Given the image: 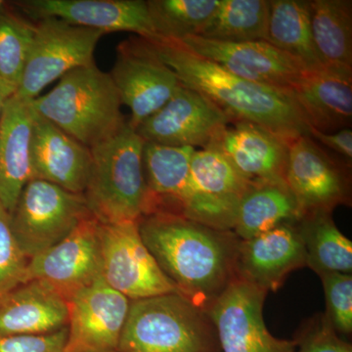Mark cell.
<instances>
[{
    "mask_svg": "<svg viewBox=\"0 0 352 352\" xmlns=\"http://www.w3.org/2000/svg\"><path fill=\"white\" fill-rule=\"evenodd\" d=\"M139 233L178 292L208 311L236 280L240 239L180 215L152 214L138 220Z\"/></svg>",
    "mask_w": 352,
    "mask_h": 352,
    "instance_id": "6da1fadb",
    "label": "cell"
},
{
    "mask_svg": "<svg viewBox=\"0 0 352 352\" xmlns=\"http://www.w3.org/2000/svg\"><path fill=\"white\" fill-rule=\"evenodd\" d=\"M184 87L200 92L232 120L258 124L289 143L308 133L305 116L288 92L241 78L199 56L178 39L142 38Z\"/></svg>",
    "mask_w": 352,
    "mask_h": 352,
    "instance_id": "7a4b0ae2",
    "label": "cell"
},
{
    "mask_svg": "<svg viewBox=\"0 0 352 352\" xmlns=\"http://www.w3.org/2000/svg\"><path fill=\"white\" fill-rule=\"evenodd\" d=\"M32 105L38 116L88 148L112 138L126 122L110 74L96 64L69 72Z\"/></svg>",
    "mask_w": 352,
    "mask_h": 352,
    "instance_id": "3957f363",
    "label": "cell"
},
{
    "mask_svg": "<svg viewBox=\"0 0 352 352\" xmlns=\"http://www.w3.org/2000/svg\"><path fill=\"white\" fill-rule=\"evenodd\" d=\"M144 143L126 120L115 135L90 148L91 168L83 196L101 223L138 222L144 215Z\"/></svg>",
    "mask_w": 352,
    "mask_h": 352,
    "instance_id": "277c9868",
    "label": "cell"
},
{
    "mask_svg": "<svg viewBox=\"0 0 352 352\" xmlns=\"http://www.w3.org/2000/svg\"><path fill=\"white\" fill-rule=\"evenodd\" d=\"M120 352H221L210 314L179 293L131 300Z\"/></svg>",
    "mask_w": 352,
    "mask_h": 352,
    "instance_id": "5b68a950",
    "label": "cell"
},
{
    "mask_svg": "<svg viewBox=\"0 0 352 352\" xmlns=\"http://www.w3.org/2000/svg\"><path fill=\"white\" fill-rule=\"evenodd\" d=\"M91 215L83 194L31 179L10 214L11 227L21 250L31 259L61 242Z\"/></svg>",
    "mask_w": 352,
    "mask_h": 352,
    "instance_id": "8992f818",
    "label": "cell"
},
{
    "mask_svg": "<svg viewBox=\"0 0 352 352\" xmlns=\"http://www.w3.org/2000/svg\"><path fill=\"white\" fill-rule=\"evenodd\" d=\"M31 47L16 95L38 98L44 88L69 72L96 64L94 52L104 32L69 24L57 18L34 21Z\"/></svg>",
    "mask_w": 352,
    "mask_h": 352,
    "instance_id": "52a82bcc",
    "label": "cell"
},
{
    "mask_svg": "<svg viewBox=\"0 0 352 352\" xmlns=\"http://www.w3.org/2000/svg\"><path fill=\"white\" fill-rule=\"evenodd\" d=\"M351 166L302 134L289 143L285 182L303 214L351 207Z\"/></svg>",
    "mask_w": 352,
    "mask_h": 352,
    "instance_id": "ba28073f",
    "label": "cell"
},
{
    "mask_svg": "<svg viewBox=\"0 0 352 352\" xmlns=\"http://www.w3.org/2000/svg\"><path fill=\"white\" fill-rule=\"evenodd\" d=\"M100 237L101 277L111 288L131 300L179 293L146 247L138 222H100Z\"/></svg>",
    "mask_w": 352,
    "mask_h": 352,
    "instance_id": "9c48e42d",
    "label": "cell"
},
{
    "mask_svg": "<svg viewBox=\"0 0 352 352\" xmlns=\"http://www.w3.org/2000/svg\"><path fill=\"white\" fill-rule=\"evenodd\" d=\"M109 74L122 105L131 109L129 122L134 129L163 108L182 85L140 36L119 44Z\"/></svg>",
    "mask_w": 352,
    "mask_h": 352,
    "instance_id": "30bf717a",
    "label": "cell"
},
{
    "mask_svg": "<svg viewBox=\"0 0 352 352\" xmlns=\"http://www.w3.org/2000/svg\"><path fill=\"white\" fill-rule=\"evenodd\" d=\"M231 122L210 99L182 85L163 108L135 131L144 142L203 149L214 143Z\"/></svg>",
    "mask_w": 352,
    "mask_h": 352,
    "instance_id": "8fae6325",
    "label": "cell"
},
{
    "mask_svg": "<svg viewBox=\"0 0 352 352\" xmlns=\"http://www.w3.org/2000/svg\"><path fill=\"white\" fill-rule=\"evenodd\" d=\"M268 292L235 280L208 310L223 352H296L295 340L271 335L263 319Z\"/></svg>",
    "mask_w": 352,
    "mask_h": 352,
    "instance_id": "7c38bea8",
    "label": "cell"
},
{
    "mask_svg": "<svg viewBox=\"0 0 352 352\" xmlns=\"http://www.w3.org/2000/svg\"><path fill=\"white\" fill-rule=\"evenodd\" d=\"M100 221L82 220L61 242L29 261L27 281L41 280L69 300L101 277Z\"/></svg>",
    "mask_w": 352,
    "mask_h": 352,
    "instance_id": "4fadbf2b",
    "label": "cell"
},
{
    "mask_svg": "<svg viewBox=\"0 0 352 352\" xmlns=\"http://www.w3.org/2000/svg\"><path fill=\"white\" fill-rule=\"evenodd\" d=\"M64 352H120L131 300L102 277L69 298Z\"/></svg>",
    "mask_w": 352,
    "mask_h": 352,
    "instance_id": "5bb4252c",
    "label": "cell"
},
{
    "mask_svg": "<svg viewBox=\"0 0 352 352\" xmlns=\"http://www.w3.org/2000/svg\"><path fill=\"white\" fill-rule=\"evenodd\" d=\"M178 41L233 75L288 94L308 72L298 59L265 41L231 43L198 36Z\"/></svg>",
    "mask_w": 352,
    "mask_h": 352,
    "instance_id": "9a60e30c",
    "label": "cell"
},
{
    "mask_svg": "<svg viewBox=\"0 0 352 352\" xmlns=\"http://www.w3.org/2000/svg\"><path fill=\"white\" fill-rule=\"evenodd\" d=\"M190 183L196 195L195 221L232 231L236 210L251 182L217 146L195 150L190 162Z\"/></svg>",
    "mask_w": 352,
    "mask_h": 352,
    "instance_id": "2e32d148",
    "label": "cell"
},
{
    "mask_svg": "<svg viewBox=\"0 0 352 352\" xmlns=\"http://www.w3.org/2000/svg\"><path fill=\"white\" fill-rule=\"evenodd\" d=\"M14 3L32 21L57 18L105 34L131 32L140 38L156 36L147 1L143 0H23Z\"/></svg>",
    "mask_w": 352,
    "mask_h": 352,
    "instance_id": "e0dca14e",
    "label": "cell"
},
{
    "mask_svg": "<svg viewBox=\"0 0 352 352\" xmlns=\"http://www.w3.org/2000/svg\"><path fill=\"white\" fill-rule=\"evenodd\" d=\"M296 222L240 240L235 259L236 280L266 292H276L292 272L305 267L307 252Z\"/></svg>",
    "mask_w": 352,
    "mask_h": 352,
    "instance_id": "ac0fdd59",
    "label": "cell"
},
{
    "mask_svg": "<svg viewBox=\"0 0 352 352\" xmlns=\"http://www.w3.org/2000/svg\"><path fill=\"white\" fill-rule=\"evenodd\" d=\"M195 150L144 143L142 164L147 192L144 215L170 214L195 219L196 195L190 183V162Z\"/></svg>",
    "mask_w": 352,
    "mask_h": 352,
    "instance_id": "d6986e66",
    "label": "cell"
},
{
    "mask_svg": "<svg viewBox=\"0 0 352 352\" xmlns=\"http://www.w3.org/2000/svg\"><path fill=\"white\" fill-rule=\"evenodd\" d=\"M91 163L90 148L36 113L31 145L32 179L83 194Z\"/></svg>",
    "mask_w": 352,
    "mask_h": 352,
    "instance_id": "ffe728a7",
    "label": "cell"
},
{
    "mask_svg": "<svg viewBox=\"0 0 352 352\" xmlns=\"http://www.w3.org/2000/svg\"><path fill=\"white\" fill-rule=\"evenodd\" d=\"M68 322V300L41 280L0 294V338L56 332Z\"/></svg>",
    "mask_w": 352,
    "mask_h": 352,
    "instance_id": "44dd1931",
    "label": "cell"
},
{
    "mask_svg": "<svg viewBox=\"0 0 352 352\" xmlns=\"http://www.w3.org/2000/svg\"><path fill=\"white\" fill-rule=\"evenodd\" d=\"M34 118L32 101L16 94L7 100L0 116V204L9 214L32 179Z\"/></svg>",
    "mask_w": 352,
    "mask_h": 352,
    "instance_id": "7402d4cb",
    "label": "cell"
},
{
    "mask_svg": "<svg viewBox=\"0 0 352 352\" xmlns=\"http://www.w3.org/2000/svg\"><path fill=\"white\" fill-rule=\"evenodd\" d=\"M212 144L249 182H285L289 143L258 124L231 122Z\"/></svg>",
    "mask_w": 352,
    "mask_h": 352,
    "instance_id": "603a6c76",
    "label": "cell"
},
{
    "mask_svg": "<svg viewBox=\"0 0 352 352\" xmlns=\"http://www.w3.org/2000/svg\"><path fill=\"white\" fill-rule=\"evenodd\" d=\"M292 95L309 129L333 133L351 129L352 76L327 69L307 72L292 87Z\"/></svg>",
    "mask_w": 352,
    "mask_h": 352,
    "instance_id": "cb8c5ba5",
    "label": "cell"
},
{
    "mask_svg": "<svg viewBox=\"0 0 352 352\" xmlns=\"http://www.w3.org/2000/svg\"><path fill=\"white\" fill-rule=\"evenodd\" d=\"M302 217L286 182H252L236 210L232 232L240 240L251 239Z\"/></svg>",
    "mask_w": 352,
    "mask_h": 352,
    "instance_id": "d4e9b609",
    "label": "cell"
},
{
    "mask_svg": "<svg viewBox=\"0 0 352 352\" xmlns=\"http://www.w3.org/2000/svg\"><path fill=\"white\" fill-rule=\"evenodd\" d=\"M315 50L323 68L352 76L351 0H309Z\"/></svg>",
    "mask_w": 352,
    "mask_h": 352,
    "instance_id": "484cf974",
    "label": "cell"
},
{
    "mask_svg": "<svg viewBox=\"0 0 352 352\" xmlns=\"http://www.w3.org/2000/svg\"><path fill=\"white\" fill-rule=\"evenodd\" d=\"M265 41L298 59L308 72L324 69L312 39L309 0H270Z\"/></svg>",
    "mask_w": 352,
    "mask_h": 352,
    "instance_id": "4316f807",
    "label": "cell"
},
{
    "mask_svg": "<svg viewBox=\"0 0 352 352\" xmlns=\"http://www.w3.org/2000/svg\"><path fill=\"white\" fill-rule=\"evenodd\" d=\"M333 212L303 214L296 222L307 252V266L318 276L352 272V243L336 226Z\"/></svg>",
    "mask_w": 352,
    "mask_h": 352,
    "instance_id": "83f0119b",
    "label": "cell"
},
{
    "mask_svg": "<svg viewBox=\"0 0 352 352\" xmlns=\"http://www.w3.org/2000/svg\"><path fill=\"white\" fill-rule=\"evenodd\" d=\"M270 0H219L198 36L222 43L265 41Z\"/></svg>",
    "mask_w": 352,
    "mask_h": 352,
    "instance_id": "f1b7e54d",
    "label": "cell"
},
{
    "mask_svg": "<svg viewBox=\"0 0 352 352\" xmlns=\"http://www.w3.org/2000/svg\"><path fill=\"white\" fill-rule=\"evenodd\" d=\"M219 0H149L148 10L156 36L182 39L199 36Z\"/></svg>",
    "mask_w": 352,
    "mask_h": 352,
    "instance_id": "f546056e",
    "label": "cell"
},
{
    "mask_svg": "<svg viewBox=\"0 0 352 352\" xmlns=\"http://www.w3.org/2000/svg\"><path fill=\"white\" fill-rule=\"evenodd\" d=\"M34 23L6 3L0 8V76L17 92L34 36Z\"/></svg>",
    "mask_w": 352,
    "mask_h": 352,
    "instance_id": "4dcf8cb0",
    "label": "cell"
},
{
    "mask_svg": "<svg viewBox=\"0 0 352 352\" xmlns=\"http://www.w3.org/2000/svg\"><path fill=\"white\" fill-rule=\"evenodd\" d=\"M29 261L14 235L10 214L0 204V294L27 282Z\"/></svg>",
    "mask_w": 352,
    "mask_h": 352,
    "instance_id": "1f68e13d",
    "label": "cell"
},
{
    "mask_svg": "<svg viewBox=\"0 0 352 352\" xmlns=\"http://www.w3.org/2000/svg\"><path fill=\"white\" fill-rule=\"evenodd\" d=\"M326 300L325 315L336 332L351 335L352 276L344 273L321 275Z\"/></svg>",
    "mask_w": 352,
    "mask_h": 352,
    "instance_id": "d6a6232c",
    "label": "cell"
},
{
    "mask_svg": "<svg viewBox=\"0 0 352 352\" xmlns=\"http://www.w3.org/2000/svg\"><path fill=\"white\" fill-rule=\"evenodd\" d=\"M295 340L296 352H352L351 344L340 339L325 314L310 318Z\"/></svg>",
    "mask_w": 352,
    "mask_h": 352,
    "instance_id": "836d02e7",
    "label": "cell"
},
{
    "mask_svg": "<svg viewBox=\"0 0 352 352\" xmlns=\"http://www.w3.org/2000/svg\"><path fill=\"white\" fill-rule=\"evenodd\" d=\"M68 326L43 335L11 336L0 338V352H64Z\"/></svg>",
    "mask_w": 352,
    "mask_h": 352,
    "instance_id": "e575fe53",
    "label": "cell"
},
{
    "mask_svg": "<svg viewBox=\"0 0 352 352\" xmlns=\"http://www.w3.org/2000/svg\"><path fill=\"white\" fill-rule=\"evenodd\" d=\"M308 134L327 151L332 153L342 162L351 166L352 163V131L344 129L333 133H324L309 129Z\"/></svg>",
    "mask_w": 352,
    "mask_h": 352,
    "instance_id": "d590c367",
    "label": "cell"
},
{
    "mask_svg": "<svg viewBox=\"0 0 352 352\" xmlns=\"http://www.w3.org/2000/svg\"><path fill=\"white\" fill-rule=\"evenodd\" d=\"M13 95L0 76V116H1L2 110H3L7 100Z\"/></svg>",
    "mask_w": 352,
    "mask_h": 352,
    "instance_id": "8d00e7d4",
    "label": "cell"
},
{
    "mask_svg": "<svg viewBox=\"0 0 352 352\" xmlns=\"http://www.w3.org/2000/svg\"><path fill=\"white\" fill-rule=\"evenodd\" d=\"M6 3V1H3V0H0V8H1L2 6H4V4Z\"/></svg>",
    "mask_w": 352,
    "mask_h": 352,
    "instance_id": "74e56055",
    "label": "cell"
}]
</instances>
